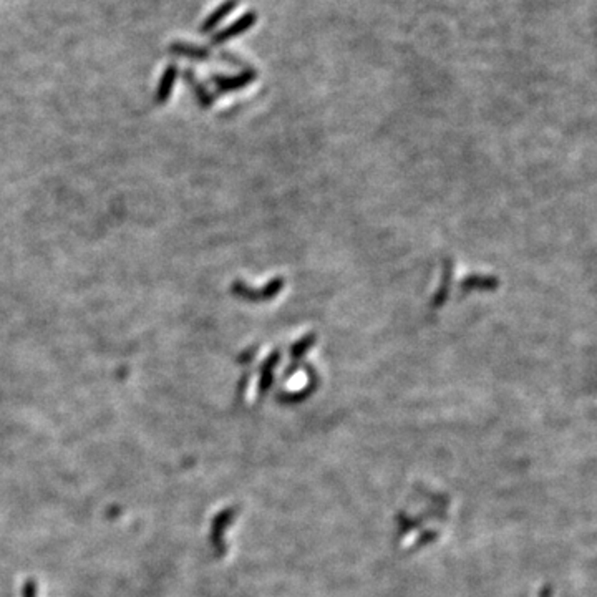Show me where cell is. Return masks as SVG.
<instances>
[{
    "instance_id": "6da1fadb",
    "label": "cell",
    "mask_w": 597,
    "mask_h": 597,
    "mask_svg": "<svg viewBox=\"0 0 597 597\" xmlns=\"http://www.w3.org/2000/svg\"><path fill=\"white\" fill-rule=\"evenodd\" d=\"M256 22H258V13H256L254 10L246 12L244 15L239 17L237 20H234L231 25L226 27V29H223L221 32L216 34L214 38H212V42H214L216 45L228 42V40H231L234 37H237V35H242L244 32H247L251 27H254Z\"/></svg>"
},
{
    "instance_id": "7a4b0ae2",
    "label": "cell",
    "mask_w": 597,
    "mask_h": 597,
    "mask_svg": "<svg viewBox=\"0 0 597 597\" xmlns=\"http://www.w3.org/2000/svg\"><path fill=\"white\" fill-rule=\"evenodd\" d=\"M237 3H239V0H224V2L221 3V6L216 8L214 12L209 13V17H207V19L202 22L201 32L207 34V32H211V30H214L216 27H218L221 22H223L226 17H228L229 13H231L234 8L237 7Z\"/></svg>"
},
{
    "instance_id": "3957f363",
    "label": "cell",
    "mask_w": 597,
    "mask_h": 597,
    "mask_svg": "<svg viewBox=\"0 0 597 597\" xmlns=\"http://www.w3.org/2000/svg\"><path fill=\"white\" fill-rule=\"evenodd\" d=\"M176 77H178V66L175 64L168 65V68L165 70V73H163L161 82H159L158 90H156V101H159V103H163V101L170 98L172 87H175L176 83Z\"/></svg>"
},
{
    "instance_id": "277c9868",
    "label": "cell",
    "mask_w": 597,
    "mask_h": 597,
    "mask_svg": "<svg viewBox=\"0 0 597 597\" xmlns=\"http://www.w3.org/2000/svg\"><path fill=\"white\" fill-rule=\"evenodd\" d=\"M171 50L178 53V55L189 57V59H196V60H206L207 57H209L207 55V50H205V48H199V47L189 45V43H181V42L172 43Z\"/></svg>"
},
{
    "instance_id": "5b68a950",
    "label": "cell",
    "mask_w": 597,
    "mask_h": 597,
    "mask_svg": "<svg viewBox=\"0 0 597 597\" xmlns=\"http://www.w3.org/2000/svg\"><path fill=\"white\" fill-rule=\"evenodd\" d=\"M22 597H37V582L35 579H25L22 587Z\"/></svg>"
},
{
    "instance_id": "8992f818",
    "label": "cell",
    "mask_w": 597,
    "mask_h": 597,
    "mask_svg": "<svg viewBox=\"0 0 597 597\" xmlns=\"http://www.w3.org/2000/svg\"><path fill=\"white\" fill-rule=\"evenodd\" d=\"M216 83H218L221 88H237V87L244 85L246 80H242V77H239V78H231V80H216Z\"/></svg>"
}]
</instances>
